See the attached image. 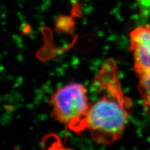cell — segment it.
<instances>
[{"label": "cell", "instance_id": "obj_1", "mask_svg": "<svg viewBox=\"0 0 150 150\" xmlns=\"http://www.w3.org/2000/svg\"><path fill=\"white\" fill-rule=\"evenodd\" d=\"M96 98L91 101L84 123L95 143L108 146L123 136L129 121L132 101L123 91L118 68L112 58L106 59L92 82Z\"/></svg>", "mask_w": 150, "mask_h": 150}, {"label": "cell", "instance_id": "obj_2", "mask_svg": "<svg viewBox=\"0 0 150 150\" xmlns=\"http://www.w3.org/2000/svg\"><path fill=\"white\" fill-rule=\"evenodd\" d=\"M88 91L84 84L71 82L58 88L49 103L51 116L76 134L84 131V123L90 105Z\"/></svg>", "mask_w": 150, "mask_h": 150}, {"label": "cell", "instance_id": "obj_3", "mask_svg": "<svg viewBox=\"0 0 150 150\" xmlns=\"http://www.w3.org/2000/svg\"><path fill=\"white\" fill-rule=\"evenodd\" d=\"M129 50L137 77L150 74V25L138 26L130 33Z\"/></svg>", "mask_w": 150, "mask_h": 150}, {"label": "cell", "instance_id": "obj_4", "mask_svg": "<svg viewBox=\"0 0 150 150\" xmlns=\"http://www.w3.org/2000/svg\"><path fill=\"white\" fill-rule=\"evenodd\" d=\"M138 88L145 111L150 116V74L138 78Z\"/></svg>", "mask_w": 150, "mask_h": 150}, {"label": "cell", "instance_id": "obj_5", "mask_svg": "<svg viewBox=\"0 0 150 150\" xmlns=\"http://www.w3.org/2000/svg\"><path fill=\"white\" fill-rule=\"evenodd\" d=\"M43 149L42 150H74L71 148L64 146L58 134L49 133L46 134L42 139ZM15 150H21L15 148Z\"/></svg>", "mask_w": 150, "mask_h": 150}, {"label": "cell", "instance_id": "obj_6", "mask_svg": "<svg viewBox=\"0 0 150 150\" xmlns=\"http://www.w3.org/2000/svg\"><path fill=\"white\" fill-rule=\"evenodd\" d=\"M138 3L141 13L146 16L150 15V0H136Z\"/></svg>", "mask_w": 150, "mask_h": 150}]
</instances>
